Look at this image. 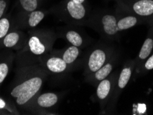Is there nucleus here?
I'll return each mask as SVG.
<instances>
[{"mask_svg":"<svg viewBox=\"0 0 153 115\" xmlns=\"http://www.w3.org/2000/svg\"><path fill=\"white\" fill-rule=\"evenodd\" d=\"M114 55L111 47L97 44L88 51L84 57V74L85 76L94 73L108 62Z\"/></svg>","mask_w":153,"mask_h":115,"instance_id":"39448f33","label":"nucleus"},{"mask_svg":"<svg viewBox=\"0 0 153 115\" xmlns=\"http://www.w3.org/2000/svg\"><path fill=\"white\" fill-rule=\"evenodd\" d=\"M0 114H10V113H8V112H5V111H2V110H0Z\"/></svg>","mask_w":153,"mask_h":115,"instance_id":"b1692460","label":"nucleus"},{"mask_svg":"<svg viewBox=\"0 0 153 115\" xmlns=\"http://www.w3.org/2000/svg\"><path fill=\"white\" fill-rule=\"evenodd\" d=\"M0 110L8 112L10 114H20V112L13 101H8L1 96H0Z\"/></svg>","mask_w":153,"mask_h":115,"instance_id":"aec40b11","label":"nucleus"},{"mask_svg":"<svg viewBox=\"0 0 153 115\" xmlns=\"http://www.w3.org/2000/svg\"><path fill=\"white\" fill-rule=\"evenodd\" d=\"M53 52L64 59L70 68L71 70H72L74 68L77 66L79 64L80 58L82 56V50L79 48L71 45L67 48L59 50H53Z\"/></svg>","mask_w":153,"mask_h":115,"instance_id":"4468645a","label":"nucleus"},{"mask_svg":"<svg viewBox=\"0 0 153 115\" xmlns=\"http://www.w3.org/2000/svg\"><path fill=\"white\" fill-rule=\"evenodd\" d=\"M116 65L115 55L112 57L106 64H105L100 69L92 73L90 75L85 76V81L88 83H91L92 85L96 86L101 81L105 79L108 76H110L114 68Z\"/></svg>","mask_w":153,"mask_h":115,"instance_id":"2eb2a0df","label":"nucleus"},{"mask_svg":"<svg viewBox=\"0 0 153 115\" xmlns=\"http://www.w3.org/2000/svg\"><path fill=\"white\" fill-rule=\"evenodd\" d=\"M135 62L132 61L129 63L125 64V66L121 70V71L119 73V76L117 78L116 83H115V88L111 100L115 101V98H117L119 94L123 88H125L126 86L128 85V82L130 80L132 75V71H133L134 67L135 66Z\"/></svg>","mask_w":153,"mask_h":115,"instance_id":"ddd939ff","label":"nucleus"},{"mask_svg":"<svg viewBox=\"0 0 153 115\" xmlns=\"http://www.w3.org/2000/svg\"><path fill=\"white\" fill-rule=\"evenodd\" d=\"M72 1H73L76 4H84L85 3V1H86V0H72Z\"/></svg>","mask_w":153,"mask_h":115,"instance_id":"5701e85b","label":"nucleus"},{"mask_svg":"<svg viewBox=\"0 0 153 115\" xmlns=\"http://www.w3.org/2000/svg\"><path fill=\"white\" fill-rule=\"evenodd\" d=\"M44 0H17L19 11H33L39 9Z\"/></svg>","mask_w":153,"mask_h":115,"instance_id":"a211bd4d","label":"nucleus"},{"mask_svg":"<svg viewBox=\"0 0 153 115\" xmlns=\"http://www.w3.org/2000/svg\"><path fill=\"white\" fill-rule=\"evenodd\" d=\"M144 68L146 70H150L153 69V55L146 60L144 64Z\"/></svg>","mask_w":153,"mask_h":115,"instance_id":"4be33fe9","label":"nucleus"},{"mask_svg":"<svg viewBox=\"0 0 153 115\" xmlns=\"http://www.w3.org/2000/svg\"><path fill=\"white\" fill-rule=\"evenodd\" d=\"M38 62L48 74H62L71 71L64 59L53 53V50L40 58Z\"/></svg>","mask_w":153,"mask_h":115,"instance_id":"1a4fd4ad","label":"nucleus"},{"mask_svg":"<svg viewBox=\"0 0 153 115\" xmlns=\"http://www.w3.org/2000/svg\"><path fill=\"white\" fill-rule=\"evenodd\" d=\"M51 10L69 26H85L91 15L85 3L76 4L72 0H64Z\"/></svg>","mask_w":153,"mask_h":115,"instance_id":"20e7f679","label":"nucleus"},{"mask_svg":"<svg viewBox=\"0 0 153 115\" xmlns=\"http://www.w3.org/2000/svg\"><path fill=\"white\" fill-rule=\"evenodd\" d=\"M120 11L116 13L100 10L90 15L85 26H89L106 39H115L121 33L118 26Z\"/></svg>","mask_w":153,"mask_h":115,"instance_id":"7ed1b4c3","label":"nucleus"},{"mask_svg":"<svg viewBox=\"0 0 153 115\" xmlns=\"http://www.w3.org/2000/svg\"><path fill=\"white\" fill-rule=\"evenodd\" d=\"M57 38V34L51 30L31 29L27 33L24 46L16 52L15 62H38L53 50Z\"/></svg>","mask_w":153,"mask_h":115,"instance_id":"f03ea898","label":"nucleus"},{"mask_svg":"<svg viewBox=\"0 0 153 115\" xmlns=\"http://www.w3.org/2000/svg\"><path fill=\"white\" fill-rule=\"evenodd\" d=\"M153 49V38L148 37L143 42V44L141 46L140 51H139L138 59V64H140L143 61H145L146 59H148L150 54H151Z\"/></svg>","mask_w":153,"mask_h":115,"instance_id":"6ab92c4d","label":"nucleus"},{"mask_svg":"<svg viewBox=\"0 0 153 115\" xmlns=\"http://www.w3.org/2000/svg\"><path fill=\"white\" fill-rule=\"evenodd\" d=\"M51 13V10H37L33 11H19L13 16V28L24 30L33 29Z\"/></svg>","mask_w":153,"mask_h":115,"instance_id":"423d86ee","label":"nucleus"},{"mask_svg":"<svg viewBox=\"0 0 153 115\" xmlns=\"http://www.w3.org/2000/svg\"><path fill=\"white\" fill-rule=\"evenodd\" d=\"M15 56L16 53L10 49H4L0 53V87L11 70Z\"/></svg>","mask_w":153,"mask_h":115,"instance_id":"dca6fc26","label":"nucleus"},{"mask_svg":"<svg viewBox=\"0 0 153 115\" xmlns=\"http://www.w3.org/2000/svg\"><path fill=\"white\" fill-rule=\"evenodd\" d=\"M10 0H0V19L6 15Z\"/></svg>","mask_w":153,"mask_h":115,"instance_id":"412c9836","label":"nucleus"},{"mask_svg":"<svg viewBox=\"0 0 153 115\" xmlns=\"http://www.w3.org/2000/svg\"><path fill=\"white\" fill-rule=\"evenodd\" d=\"M60 37L64 39L72 46H76L79 48H84L90 43L88 36L83 33L82 31L72 28L71 27L61 28L59 31Z\"/></svg>","mask_w":153,"mask_h":115,"instance_id":"9b49d317","label":"nucleus"},{"mask_svg":"<svg viewBox=\"0 0 153 115\" xmlns=\"http://www.w3.org/2000/svg\"><path fill=\"white\" fill-rule=\"evenodd\" d=\"M16 64L8 93L17 109L27 111L32 101L41 92L48 73L38 62H16Z\"/></svg>","mask_w":153,"mask_h":115,"instance_id":"f257e3e1","label":"nucleus"},{"mask_svg":"<svg viewBox=\"0 0 153 115\" xmlns=\"http://www.w3.org/2000/svg\"><path fill=\"white\" fill-rule=\"evenodd\" d=\"M119 9L144 20L153 17V0H118Z\"/></svg>","mask_w":153,"mask_h":115,"instance_id":"0eeeda50","label":"nucleus"},{"mask_svg":"<svg viewBox=\"0 0 153 115\" xmlns=\"http://www.w3.org/2000/svg\"><path fill=\"white\" fill-rule=\"evenodd\" d=\"M117 78V74H111L96 85V99L100 103L102 109L105 108L108 103L110 102L113 95Z\"/></svg>","mask_w":153,"mask_h":115,"instance_id":"9d476101","label":"nucleus"},{"mask_svg":"<svg viewBox=\"0 0 153 115\" xmlns=\"http://www.w3.org/2000/svg\"><path fill=\"white\" fill-rule=\"evenodd\" d=\"M13 28V16L6 14L0 19V45L2 39Z\"/></svg>","mask_w":153,"mask_h":115,"instance_id":"f3484780","label":"nucleus"},{"mask_svg":"<svg viewBox=\"0 0 153 115\" xmlns=\"http://www.w3.org/2000/svg\"><path fill=\"white\" fill-rule=\"evenodd\" d=\"M26 37L27 34L23 32V30L12 29L2 39L0 49H10L16 52L19 51L24 46Z\"/></svg>","mask_w":153,"mask_h":115,"instance_id":"f8f14e48","label":"nucleus"},{"mask_svg":"<svg viewBox=\"0 0 153 115\" xmlns=\"http://www.w3.org/2000/svg\"><path fill=\"white\" fill-rule=\"evenodd\" d=\"M59 99V95L55 92H40L29 105L27 111L35 114H54L48 110L55 107Z\"/></svg>","mask_w":153,"mask_h":115,"instance_id":"6e6552de","label":"nucleus"}]
</instances>
